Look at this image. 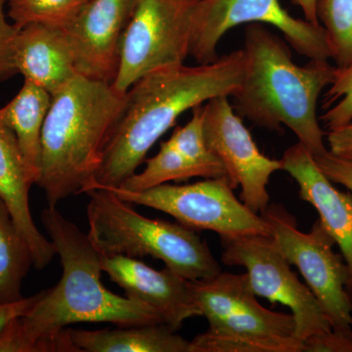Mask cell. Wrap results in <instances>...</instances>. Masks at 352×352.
Wrapping results in <instances>:
<instances>
[{
	"label": "cell",
	"instance_id": "obj_1",
	"mask_svg": "<svg viewBox=\"0 0 352 352\" xmlns=\"http://www.w3.org/2000/svg\"><path fill=\"white\" fill-rule=\"evenodd\" d=\"M41 220L60 256L61 280L38 293L27 314L9 322L0 333V352H78L66 329L76 323L164 324L154 308L102 284L100 252L56 207L45 208Z\"/></svg>",
	"mask_w": 352,
	"mask_h": 352
},
{
	"label": "cell",
	"instance_id": "obj_2",
	"mask_svg": "<svg viewBox=\"0 0 352 352\" xmlns=\"http://www.w3.org/2000/svg\"><path fill=\"white\" fill-rule=\"evenodd\" d=\"M245 69V51L240 50L212 63L164 67L142 76L126 91L91 190L122 186L183 113L215 97L232 96Z\"/></svg>",
	"mask_w": 352,
	"mask_h": 352
},
{
	"label": "cell",
	"instance_id": "obj_3",
	"mask_svg": "<svg viewBox=\"0 0 352 352\" xmlns=\"http://www.w3.org/2000/svg\"><path fill=\"white\" fill-rule=\"evenodd\" d=\"M245 69L233 108L256 126L281 131L288 127L314 157L328 152L317 118V103L324 88L333 82L337 67L309 60L298 66L291 50L277 34L261 24L245 32Z\"/></svg>",
	"mask_w": 352,
	"mask_h": 352
},
{
	"label": "cell",
	"instance_id": "obj_4",
	"mask_svg": "<svg viewBox=\"0 0 352 352\" xmlns=\"http://www.w3.org/2000/svg\"><path fill=\"white\" fill-rule=\"evenodd\" d=\"M126 92L78 75L52 94L41 134L38 185L48 207L94 186Z\"/></svg>",
	"mask_w": 352,
	"mask_h": 352
},
{
	"label": "cell",
	"instance_id": "obj_5",
	"mask_svg": "<svg viewBox=\"0 0 352 352\" xmlns=\"http://www.w3.org/2000/svg\"><path fill=\"white\" fill-rule=\"evenodd\" d=\"M87 194V235L102 256H152L188 281L221 272L207 242L195 230L143 217L111 190L97 188Z\"/></svg>",
	"mask_w": 352,
	"mask_h": 352
},
{
	"label": "cell",
	"instance_id": "obj_6",
	"mask_svg": "<svg viewBox=\"0 0 352 352\" xmlns=\"http://www.w3.org/2000/svg\"><path fill=\"white\" fill-rule=\"evenodd\" d=\"M208 330L191 342V352H303L293 314L272 311L256 300L247 273L220 272L189 281Z\"/></svg>",
	"mask_w": 352,
	"mask_h": 352
},
{
	"label": "cell",
	"instance_id": "obj_7",
	"mask_svg": "<svg viewBox=\"0 0 352 352\" xmlns=\"http://www.w3.org/2000/svg\"><path fill=\"white\" fill-rule=\"evenodd\" d=\"M271 229V237L289 264L298 267L308 288L316 296L333 331H352V300L347 293L349 270L336 254L335 241L317 219L309 232L282 205L274 204L261 212Z\"/></svg>",
	"mask_w": 352,
	"mask_h": 352
},
{
	"label": "cell",
	"instance_id": "obj_8",
	"mask_svg": "<svg viewBox=\"0 0 352 352\" xmlns=\"http://www.w3.org/2000/svg\"><path fill=\"white\" fill-rule=\"evenodd\" d=\"M197 0H135L122 36L113 87L126 92L142 76L190 56Z\"/></svg>",
	"mask_w": 352,
	"mask_h": 352
},
{
	"label": "cell",
	"instance_id": "obj_9",
	"mask_svg": "<svg viewBox=\"0 0 352 352\" xmlns=\"http://www.w3.org/2000/svg\"><path fill=\"white\" fill-rule=\"evenodd\" d=\"M109 190L127 203L166 212L192 230L212 231L220 239L271 236L263 215L252 212L234 195L227 176L186 185L166 183L141 192Z\"/></svg>",
	"mask_w": 352,
	"mask_h": 352
},
{
	"label": "cell",
	"instance_id": "obj_10",
	"mask_svg": "<svg viewBox=\"0 0 352 352\" xmlns=\"http://www.w3.org/2000/svg\"><path fill=\"white\" fill-rule=\"evenodd\" d=\"M244 24L273 25L302 56L319 61L330 59L323 27L293 17L279 0H197L190 56L198 64L217 61V46L224 34Z\"/></svg>",
	"mask_w": 352,
	"mask_h": 352
},
{
	"label": "cell",
	"instance_id": "obj_11",
	"mask_svg": "<svg viewBox=\"0 0 352 352\" xmlns=\"http://www.w3.org/2000/svg\"><path fill=\"white\" fill-rule=\"evenodd\" d=\"M222 263L242 266L256 296L292 310L296 337L303 342L332 330L316 296L298 279L271 236L248 235L220 239Z\"/></svg>",
	"mask_w": 352,
	"mask_h": 352
},
{
	"label": "cell",
	"instance_id": "obj_12",
	"mask_svg": "<svg viewBox=\"0 0 352 352\" xmlns=\"http://www.w3.org/2000/svg\"><path fill=\"white\" fill-rule=\"evenodd\" d=\"M205 104L204 131L208 146L224 164L233 188L242 189L241 201L261 214L270 205L267 186L271 175L282 170L281 160L261 152L228 96L215 97Z\"/></svg>",
	"mask_w": 352,
	"mask_h": 352
},
{
	"label": "cell",
	"instance_id": "obj_13",
	"mask_svg": "<svg viewBox=\"0 0 352 352\" xmlns=\"http://www.w3.org/2000/svg\"><path fill=\"white\" fill-rule=\"evenodd\" d=\"M135 0H89L66 28L78 75L112 83Z\"/></svg>",
	"mask_w": 352,
	"mask_h": 352
},
{
	"label": "cell",
	"instance_id": "obj_14",
	"mask_svg": "<svg viewBox=\"0 0 352 352\" xmlns=\"http://www.w3.org/2000/svg\"><path fill=\"white\" fill-rule=\"evenodd\" d=\"M101 267L126 296L154 308L173 330L187 319L201 316L188 280L166 266L157 270L131 256L101 254Z\"/></svg>",
	"mask_w": 352,
	"mask_h": 352
},
{
	"label": "cell",
	"instance_id": "obj_15",
	"mask_svg": "<svg viewBox=\"0 0 352 352\" xmlns=\"http://www.w3.org/2000/svg\"><path fill=\"white\" fill-rule=\"evenodd\" d=\"M281 163L282 170L298 183L300 198L314 206L322 226L339 245L349 270L346 289L352 300V192L336 188L300 142L286 150Z\"/></svg>",
	"mask_w": 352,
	"mask_h": 352
},
{
	"label": "cell",
	"instance_id": "obj_16",
	"mask_svg": "<svg viewBox=\"0 0 352 352\" xmlns=\"http://www.w3.org/2000/svg\"><path fill=\"white\" fill-rule=\"evenodd\" d=\"M16 73L51 95L78 75L75 54L66 30L30 24L19 30L13 47Z\"/></svg>",
	"mask_w": 352,
	"mask_h": 352
},
{
	"label": "cell",
	"instance_id": "obj_17",
	"mask_svg": "<svg viewBox=\"0 0 352 352\" xmlns=\"http://www.w3.org/2000/svg\"><path fill=\"white\" fill-rule=\"evenodd\" d=\"M34 184L17 139L0 120V197L29 245L34 267L43 270L57 252L54 245L39 232L32 219L30 190Z\"/></svg>",
	"mask_w": 352,
	"mask_h": 352
},
{
	"label": "cell",
	"instance_id": "obj_18",
	"mask_svg": "<svg viewBox=\"0 0 352 352\" xmlns=\"http://www.w3.org/2000/svg\"><path fill=\"white\" fill-rule=\"evenodd\" d=\"M67 330L78 352H191V342L166 324L113 330Z\"/></svg>",
	"mask_w": 352,
	"mask_h": 352
},
{
	"label": "cell",
	"instance_id": "obj_19",
	"mask_svg": "<svg viewBox=\"0 0 352 352\" xmlns=\"http://www.w3.org/2000/svg\"><path fill=\"white\" fill-rule=\"evenodd\" d=\"M52 95L36 83L25 80L17 95L0 109V120L17 139L18 145L34 184L41 168V134Z\"/></svg>",
	"mask_w": 352,
	"mask_h": 352
},
{
	"label": "cell",
	"instance_id": "obj_20",
	"mask_svg": "<svg viewBox=\"0 0 352 352\" xmlns=\"http://www.w3.org/2000/svg\"><path fill=\"white\" fill-rule=\"evenodd\" d=\"M34 265L31 250L0 197V303L22 300L23 281Z\"/></svg>",
	"mask_w": 352,
	"mask_h": 352
},
{
	"label": "cell",
	"instance_id": "obj_21",
	"mask_svg": "<svg viewBox=\"0 0 352 352\" xmlns=\"http://www.w3.org/2000/svg\"><path fill=\"white\" fill-rule=\"evenodd\" d=\"M192 177H201L200 171L168 139L162 142L156 156L146 161L144 170L134 173L117 189L141 192L170 182H185Z\"/></svg>",
	"mask_w": 352,
	"mask_h": 352
},
{
	"label": "cell",
	"instance_id": "obj_22",
	"mask_svg": "<svg viewBox=\"0 0 352 352\" xmlns=\"http://www.w3.org/2000/svg\"><path fill=\"white\" fill-rule=\"evenodd\" d=\"M203 106L192 109L193 115L185 126L177 127L170 140L200 171L201 177L227 176L224 164L210 149L204 131Z\"/></svg>",
	"mask_w": 352,
	"mask_h": 352
},
{
	"label": "cell",
	"instance_id": "obj_23",
	"mask_svg": "<svg viewBox=\"0 0 352 352\" xmlns=\"http://www.w3.org/2000/svg\"><path fill=\"white\" fill-rule=\"evenodd\" d=\"M317 17L325 30L330 59L335 66H351L352 0H318Z\"/></svg>",
	"mask_w": 352,
	"mask_h": 352
},
{
	"label": "cell",
	"instance_id": "obj_24",
	"mask_svg": "<svg viewBox=\"0 0 352 352\" xmlns=\"http://www.w3.org/2000/svg\"><path fill=\"white\" fill-rule=\"evenodd\" d=\"M89 0H7L8 16L18 30L30 24L66 29Z\"/></svg>",
	"mask_w": 352,
	"mask_h": 352
},
{
	"label": "cell",
	"instance_id": "obj_25",
	"mask_svg": "<svg viewBox=\"0 0 352 352\" xmlns=\"http://www.w3.org/2000/svg\"><path fill=\"white\" fill-rule=\"evenodd\" d=\"M329 87L325 102V108L329 109L321 120L329 131H332L352 122V65L336 69Z\"/></svg>",
	"mask_w": 352,
	"mask_h": 352
},
{
	"label": "cell",
	"instance_id": "obj_26",
	"mask_svg": "<svg viewBox=\"0 0 352 352\" xmlns=\"http://www.w3.org/2000/svg\"><path fill=\"white\" fill-rule=\"evenodd\" d=\"M7 0H0V80L15 75L13 63L14 41L19 30L6 19L4 6Z\"/></svg>",
	"mask_w": 352,
	"mask_h": 352
},
{
	"label": "cell",
	"instance_id": "obj_27",
	"mask_svg": "<svg viewBox=\"0 0 352 352\" xmlns=\"http://www.w3.org/2000/svg\"><path fill=\"white\" fill-rule=\"evenodd\" d=\"M317 166L333 183L342 185L352 192V160L342 159L326 152L314 157Z\"/></svg>",
	"mask_w": 352,
	"mask_h": 352
},
{
	"label": "cell",
	"instance_id": "obj_28",
	"mask_svg": "<svg viewBox=\"0 0 352 352\" xmlns=\"http://www.w3.org/2000/svg\"><path fill=\"white\" fill-rule=\"evenodd\" d=\"M303 352H352V331L331 330L303 342Z\"/></svg>",
	"mask_w": 352,
	"mask_h": 352
},
{
	"label": "cell",
	"instance_id": "obj_29",
	"mask_svg": "<svg viewBox=\"0 0 352 352\" xmlns=\"http://www.w3.org/2000/svg\"><path fill=\"white\" fill-rule=\"evenodd\" d=\"M329 152L342 159L352 160V122L327 133Z\"/></svg>",
	"mask_w": 352,
	"mask_h": 352
},
{
	"label": "cell",
	"instance_id": "obj_30",
	"mask_svg": "<svg viewBox=\"0 0 352 352\" xmlns=\"http://www.w3.org/2000/svg\"><path fill=\"white\" fill-rule=\"evenodd\" d=\"M38 298V294H36L31 298H22L19 302L0 303V333L8 325L9 322L27 314Z\"/></svg>",
	"mask_w": 352,
	"mask_h": 352
},
{
	"label": "cell",
	"instance_id": "obj_31",
	"mask_svg": "<svg viewBox=\"0 0 352 352\" xmlns=\"http://www.w3.org/2000/svg\"><path fill=\"white\" fill-rule=\"evenodd\" d=\"M317 2L318 0H293V3L302 8L305 20L315 25H320L317 17Z\"/></svg>",
	"mask_w": 352,
	"mask_h": 352
}]
</instances>
